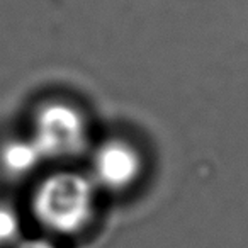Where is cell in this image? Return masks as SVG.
Here are the masks:
<instances>
[{
	"instance_id": "cell-4",
	"label": "cell",
	"mask_w": 248,
	"mask_h": 248,
	"mask_svg": "<svg viewBox=\"0 0 248 248\" xmlns=\"http://www.w3.org/2000/svg\"><path fill=\"white\" fill-rule=\"evenodd\" d=\"M45 162L36 143L28 138H14L0 148V165L11 177H24L32 173Z\"/></svg>"
},
{
	"instance_id": "cell-6",
	"label": "cell",
	"mask_w": 248,
	"mask_h": 248,
	"mask_svg": "<svg viewBox=\"0 0 248 248\" xmlns=\"http://www.w3.org/2000/svg\"><path fill=\"white\" fill-rule=\"evenodd\" d=\"M14 248H58L53 241L45 240V238H29V240H21Z\"/></svg>"
},
{
	"instance_id": "cell-3",
	"label": "cell",
	"mask_w": 248,
	"mask_h": 248,
	"mask_svg": "<svg viewBox=\"0 0 248 248\" xmlns=\"http://www.w3.org/2000/svg\"><path fill=\"white\" fill-rule=\"evenodd\" d=\"M143 172V156L136 146L124 140H106L92 153L90 179L95 187L124 190L131 187Z\"/></svg>"
},
{
	"instance_id": "cell-2",
	"label": "cell",
	"mask_w": 248,
	"mask_h": 248,
	"mask_svg": "<svg viewBox=\"0 0 248 248\" xmlns=\"http://www.w3.org/2000/svg\"><path fill=\"white\" fill-rule=\"evenodd\" d=\"M29 136L45 160L70 158L85 148L89 124L75 106L63 100H51L36 110Z\"/></svg>"
},
{
	"instance_id": "cell-1",
	"label": "cell",
	"mask_w": 248,
	"mask_h": 248,
	"mask_svg": "<svg viewBox=\"0 0 248 248\" xmlns=\"http://www.w3.org/2000/svg\"><path fill=\"white\" fill-rule=\"evenodd\" d=\"M32 213L51 233H78L95 213V184L89 175L73 170L51 173L36 187Z\"/></svg>"
},
{
	"instance_id": "cell-5",
	"label": "cell",
	"mask_w": 248,
	"mask_h": 248,
	"mask_svg": "<svg viewBox=\"0 0 248 248\" xmlns=\"http://www.w3.org/2000/svg\"><path fill=\"white\" fill-rule=\"evenodd\" d=\"M22 221L17 211L9 204L0 202V248L16 247L21 241Z\"/></svg>"
}]
</instances>
